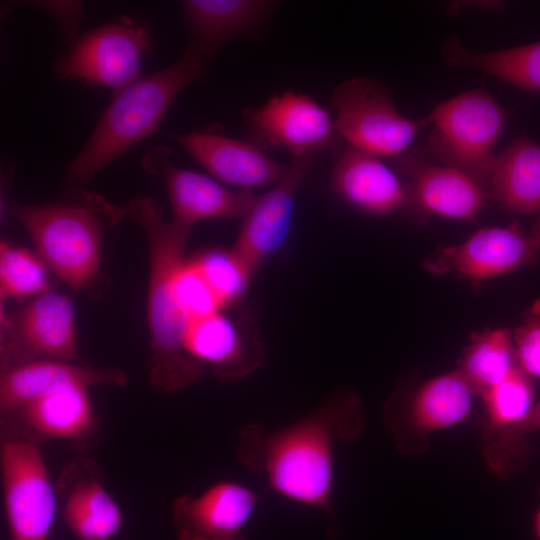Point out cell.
<instances>
[{"mask_svg": "<svg viewBox=\"0 0 540 540\" xmlns=\"http://www.w3.org/2000/svg\"><path fill=\"white\" fill-rule=\"evenodd\" d=\"M364 426L359 396L349 390L338 391L283 428L244 425L237 434L236 457L249 471L262 476L279 496L321 511L327 520L328 537L337 540L340 534L333 509L335 447L355 439Z\"/></svg>", "mask_w": 540, "mask_h": 540, "instance_id": "1", "label": "cell"}, {"mask_svg": "<svg viewBox=\"0 0 540 540\" xmlns=\"http://www.w3.org/2000/svg\"><path fill=\"white\" fill-rule=\"evenodd\" d=\"M125 210L142 227L148 242V381L164 392L177 391L197 382L204 373V367L185 350L188 320L175 294V275L185 260L193 226L175 218L165 220L160 204L148 196L133 198Z\"/></svg>", "mask_w": 540, "mask_h": 540, "instance_id": "2", "label": "cell"}, {"mask_svg": "<svg viewBox=\"0 0 540 540\" xmlns=\"http://www.w3.org/2000/svg\"><path fill=\"white\" fill-rule=\"evenodd\" d=\"M205 69L206 61L187 46L173 65L115 93L83 148L67 165L68 183L90 182L129 148L155 133L176 97L199 80Z\"/></svg>", "mask_w": 540, "mask_h": 540, "instance_id": "3", "label": "cell"}, {"mask_svg": "<svg viewBox=\"0 0 540 540\" xmlns=\"http://www.w3.org/2000/svg\"><path fill=\"white\" fill-rule=\"evenodd\" d=\"M11 213L48 268L71 289L80 291L98 275L104 230L126 215V210L99 195L74 190L57 202L15 204Z\"/></svg>", "mask_w": 540, "mask_h": 540, "instance_id": "4", "label": "cell"}, {"mask_svg": "<svg viewBox=\"0 0 540 540\" xmlns=\"http://www.w3.org/2000/svg\"><path fill=\"white\" fill-rule=\"evenodd\" d=\"M426 120L433 125L427 141L429 153L489 187L496 158L493 147L505 125L500 104L477 88L441 102Z\"/></svg>", "mask_w": 540, "mask_h": 540, "instance_id": "5", "label": "cell"}, {"mask_svg": "<svg viewBox=\"0 0 540 540\" xmlns=\"http://www.w3.org/2000/svg\"><path fill=\"white\" fill-rule=\"evenodd\" d=\"M0 466L11 540H48L58 495L36 440L26 435H5Z\"/></svg>", "mask_w": 540, "mask_h": 540, "instance_id": "6", "label": "cell"}, {"mask_svg": "<svg viewBox=\"0 0 540 540\" xmlns=\"http://www.w3.org/2000/svg\"><path fill=\"white\" fill-rule=\"evenodd\" d=\"M332 107L337 134L350 146L379 157L399 156L428 124L426 117L414 120L401 114L384 85L367 77L339 84Z\"/></svg>", "mask_w": 540, "mask_h": 540, "instance_id": "7", "label": "cell"}, {"mask_svg": "<svg viewBox=\"0 0 540 540\" xmlns=\"http://www.w3.org/2000/svg\"><path fill=\"white\" fill-rule=\"evenodd\" d=\"M152 42L139 20L120 19L77 37L53 64L59 78L109 87L114 94L141 76V62Z\"/></svg>", "mask_w": 540, "mask_h": 540, "instance_id": "8", "label": "cell"}, {"mask_svg": "<svg viewBox=\"0 0 540 540\" xmlns=\"http://www.w3.org/2000/svg\"><path fill=\"white\" fill-rule=\"evenodd\" d=\"M472 387L455 369L422 383L414 392L394 395L384 407V426L403 455L423 454L429 435L464 422L471 414Z\"/></svg>", "mask_w": 540, "mask_h": 540, "instance_id": "9", "label": "cell"}, {"mask_svg": "<svg viewBox=\"0 0 540 540\" xmlns=\"http://www.w3.org/2000/svg\"><path fill=\"white\" fill-rule=\"evenodd\" d=\"M250 141L283 148L292 158H314L331 147L337 132L334 117L312 97L285 91L246 112Z\"/></svg>", "mask_w": 540, "mask_h": 540, "instance_id": "10", "label": "cell"}, {"mask_svg": "<svg viewBox=\"0 0 540 540\" xmlns=\"http://www.w3.org/2000/svg\"><path fill=\"white\" fill-rule=\"evenodd\" d=\"M540 252L517 224L482 228L464 242L439 247L422 264L433 275L455 274L475 283L536 263Z\"/></svg>", "mask_w": 540, "mask_h": 540, "instance_id": "11", "label": "cell"}, {"mask_svg": "<svg viewBox=\"0 0 540 540\" xmlns=\"http://www.w3.org/2000/svg\"><path fill=\"white\" fill-rule=\"evenodd\" d=\"M259 498L234 480L218 481L197 495L182 494L171 504L174 533L178 540H249L245 529Z\"/></svg>", "mask_w": 540, "mask_h": 540, "instance_id": "12", "label": "cell"}, {"mask_svg": "<svg viewBox=\"0 0 540 540\" xmlns=\"http://www.w3.org/2000/svg\"><path fill=\"white\" fill-rule=\"evenodd\" d=\"M314 158H292L285 175L261 196L242 219L232 255L253 276L285 243L294 217L297 193Z\"/></svg>", "mask_w": 540, "mask_h": 540, "instance_id": "13", "label": "cell"}, {"mask_svg": "<svg viewBox=\"0 0 540 540\" xmlns=\"http://www.w3.org/2000/svg\"><path fill=\"white\" fill-rule=\"evenodd\" d=\"M143 167L164 179L173 218L190 226L206 219H243L258 197L252 190L229 189L214 178L176 166L166 147L149 152Z\"/></svg>", "mask_w": 540, "mask_h": 540, "instance_id": "14", "label": "cell"}, {"mask_svg": "<svg viewBox=\"0 0 540 540\" xmlns=\"http://www.w3.org/2000/svg\"><path fill=\"white\" fill-rule=\"evenodd\" d=\"M36 359L79 362L75 309L65 294L49 290L32 298L2 348V370Z\"/></svg>", "mask_w": 540, "mask_h": 540, "instance_id": "15", "label": "cell"}, {"mask_svg": "<svg viewBox=\"0 0 540 540\" xmlns=\"http://www.w3.org/2000/svg\"><path fill=\"white\" fill-rule=\"evenodd\" d=\"M55 486L62 519L77 540H111L118 534L123 514L94 459L77 457L70 461Z\"/></svg>", "mask_w": 540, "mask_h": 540, "instance_id": "16", "label": "cell"}, {"mask_svg": "<svg viewBox=\"0 0 540 540\" xmlns=\"http://www.w3.org/2000/svg\"><path fill=\"white\" fill-rule=\"evenodd\" d=\"M184 347L204 368L208 366L221 381L235 382L258 369L265 351L257 334L240 327L222 311L189 321Z\"/></svg>", "mask_w": 540, "mask_h": 540, "instance_id": "17", "label": "cell"}, {"mask_svg": "<svg viewBox=\"0 0 540 540\" xmlns=\"http://www.w3.org/2000/svg\"><path fill=\"white\" fill-rule=\"evenodd\" d=\"M183 149L215 179L252 190L273 186L286 173L287 166L268 156L251 141H243L213 131L176 135Z\"/></svg>", "mask_w": 540, "mask_h": 540, "instance_id": "18", "label": "cell"}, {"mask_svg": "<svg viewBox=\"0 0 540 540\" xmlns=\"http://www.w3.org/2000/svg\"><path fill=\"white\" fill-rule=\"evenodd\" d=\"M128 373L118 368L93 367L79 362L36 359L2 370L0 410L2 416L46 394L72 387L128 384Z\"/></svg>", "mask_w": 540, "mask_h": 540, "instance_id": "19", "label": "cell"}, {"mask_svg": "<svg viewBox=\"0 0 540 540\" xmlns=\"http://www.w3.org/2000/svg\"><path fill=\"white\" fill-rule=\"evenodd\" d=\"M396 163L410 178L408 204L424 212L472 221L486 204L485 188L457 169L422 163L410 156L398 157Z\"/></svg>", "mask_w": 540, "mask_h": 540, "instance_id": "20", "label": "cell"}, {"mask_svg": "<svg viewBox=\"0 0 540 540\" xmlns=\"http://www.w3.org/2000/svg\"><path fill=\"white\" fill-rule=\"evenodd\" d=\"M331 188L350 206L383 216L408 204L406 186L381 157L348 146L332 170Z\"/></svg>", "mask_w": 540, "mask_h": 540, "instance_id": "21", "label": "cell"}, {"mask_svg": "<svg viewBox=\"0 0 540 540\" xmlns=\"http://www.w3.org/2000/svg\"><path fill=\"white\" fill-rule=\"evenodd\" d=\"M276 2L263 0H186L183 15L188 47L206 62L223 46L261 23Z\"/></svg>", "mask_w": 540, "mask_h": 540, "instance_id": "22", "label": "cell"}, {"mask_svg": "<svg viewBox=\"0 0 540 540\" xmlns=\"http://www.w3.org/2000/svg\"><path fill=\"white\" fill-rule=\"evenodd\" d=\"M88 390L83 386L64 388L41 396L11 414L18 415L32 434L81 442L92 435L97 425Z\"/></svg>", "mask_w": 540, "mask_h": 540, "instance_id": "23", "label": "cell"}, {"mask_svg": "<svg viewBox=\"0 0 540 540\" xmlns=\"http://www.w3.org/2000/svg\"><path fill=\"white\" fill-rule=\"evenodd\" d=\"M489 195L506 211L527 215L540 210V144L522 136L496 156Z\"/></svg>", "mask_w": 540, "mask_h": 540, "instance_id": "24", "label": "cell"}, {"mask_svg": "<svg viewBox=\"0 0 540 540\" xmlns=\"http://www.w3.org/2000/svg\"><path fill=\"white\" fill-rule=\"evenodd\" d=\"M441 52L449 66L477 69L518 88L540 92V41L495 51H474L456 36H450Z\"/></svg>", "mask_w": 540, "mask_h": 540, "instance_id": "25", "label": "cell"}, {"mask_svg": "<svg viewBox=\"0 0 540 540\" xmlns=\"http://www.w3.org/2000/svg\"><path fill=\"white\" fill-rule=\"evenodd\" d=\"M516 365L513 331L496 328L470 336L456 369L478 397L502 381Z\"/></svg>", "mask_w": 540, "mask_h": 540, "instance_id": "26", "label": "cell"}, {"mask_svg": "<svg viewBox=\"0 0 540 540\" xmlns=\"http://www.w3.org/2000/svg\"><path fill=\"white\" fill-rule=\"evenodd\" d=\"M484 416L480 434L494 432L520 421L533 406L534 388L517 364L499 383L480 394Z\"/></svg>", "mask_w": 540, "mask_h": 540, "instance_id": "27", "label": "cell"}, {"mask_svg": "<svg viewBox=\"0 0 540 540\" xmlns=\"http://www.w3.org/2000/svg\"><path fill=\"white\" fill-rule=\"evenodd\" d=\"M48 269L37 252L2 240L0 243L1 299L34 298L49 291Z\"/></svg>", "mask_w": 540, "mask_h": 540, "instance_id": "28", "label": "cell"}, {"mask_svg": "<svg viewBox=\"0 0 540 540\" xmlns=\"http://www.w3.org/2000/svg\"><path fill=\"white\" fill-rule=\"evenodd\" d=\"M539 429L540 400L517 423L480 434L482 454L489 470L500 478H507L518 470L528 450L525 436Z\"/></svg>", "mask_w": 540, "mask_h": 540, "instance_id": "29", "label": "cell"}, {"mask_svg": "<svg viewBox=\"0 0 540 540\" xmlns=\"http://www.w3.org/2000/svg\"><path fill=\"white\" fill-rule=\"evenodd\" d=\"M193 259L224 308L238 301L246 292L252 276L230 250H211Z\"/></svg>", "mask_w": 540, "mask_h": 540, "instance_id": "30", "label": "cell"}, {"mask_svg": "<svg viewBox=\"0 0 540 540\" xmlns=\"http://www.w3.org/2000/svg\"><path fill=\"white\" fill-rule=\"evenodd\" d=\"M175 294L188 323L224 308L193 258L184 260L178 268Z\"/></svg>", "mask_w": 540, "mask_h": 540, "instance_id": "31", "label": "cell"}, {"mask_svg": "<svg viewBox=\"0 0 540 540\" xmlns=\"http://www.w3.org/2000/svg\"><path fill=\"white\" fill-rule=\"evenodd\" d=\"M513 340L519 367L527 375L540 378V298L524 312Z\"/></svg>", "mask_w": 540, "mask_h": 540, "instance_id": "32", "label": "cell"}, {"mask_svg": "<svg viewBox=\"0 0 540 540\" xmlns=\"http://www.w3.org/2000/svg\"><path fill=\"white\" fill-rule=\"evenodd\" d=\"M48 10L59 20L62 27H68V41H75L74 34L79 21L80 5L75 2H52L45 5ZM69 44V45H70Z\"/></svg>", "mask_w": 540, "mask_h": 540, "instance_id": "33", "label": "cell"}, {"mask_svg": "<svg viewBox=\"0 0 540 540\" xmlns=\"http://www.w3.org/2000/svg\"><path fill=\"white\" fill-rule=\"evenodd\" d=\"M470 7V6H479V7H485L489 9L496 10L497 8H500L501 5L494 1H469V2H455L454 4H451L448 8V13H457L461 11L463 7Z\"/></svg>", "mask_w": 540, "mask_h": 540, "instance_id": "34", "label": "cell"}, {"mask_svg": "<svg viewBox=\"0 0 540 540\" xmlns=\"http://www.w3.org/2000/svg\"><path fill=\"white\" fill-rule=\"evenodd\" d=\"M529 237L540 252V219L532 227Z\"/></svg>", "mask_w": 540, "mask_h": 540, "instance_id": "35", "label": "cell"}, {"mask_svg": "<svg viewBox=\"0 0 540 540\" xmlns=\"http://www.w3.org/2000/svg\"><path fill=\"white\" fill-rule=\"evenodd\" d=\"M533 531H534L536 540H540V506L538 507L534 515Z\"/></svg>", "mask_w": 540, "mask_h": 540, "instance_id": "36", "label": "cell"}]
</instances>
